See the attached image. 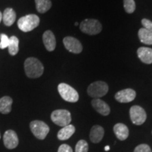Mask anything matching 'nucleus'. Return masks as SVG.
Returning a JSON list of instances; mask_svg holds the SVG:
<instances>
[{"label": "nucleus", "mask_w": 152, "mask_h": 152, "mask_svg": "<svg viewBox=\"0 0 152 152\" xmlns=\"http://www.w3.org/2000/svg\"><path fill=\"white\" fill-rule=\"evenodd\" d=\"M24 68L26 75L29 78H38L44 73L42 64L34 57H30L25 61Z\"/></svg>", "instance_id": "1"}, {"label": "nucleus", "mask_w": 152, "mask_h": 152, "mask_svg": "<svg viewBox=\"0 0 152 152\" xmlns=\"http://www.w3.org/2000/svg\"><path fill=\"white\" fill-rule=\"evenodd\" d=\"M18 27L23 32L27 33L37 27L39 24V18L35 14H29L18 19Z\"/></svg>", "instance_id": "2"}, {"label": "nucleus", "mask_w": 152, "mask_h": 152, "mask_svg": "<svg viewBox=\"0 0 152 152\" xmlns=\"http://www.w3.org/2000/svg\"><path fill=\"white\" fill-rule=\"evenodd\" d=\"M80 29L83 33L87 35H94L101 33L102 26L96 19H85L80 24Z\"/></svg>", "instance_id": "3"}, {"label": "nucleus", "mask_w": 152, "mask_h": 152, "mask_svg": "<svg viewBox=\"0 0 152 152\" xmlns=\"http://www.w3.org/2000/svg\"><path fill=\"white\" fill-rule=\"evenodd\" d=\"M109 91V86L105 82L96 81L90 85L87 88V94L91 97L99 99L105 96Z\"/></svg>", "instance_id": "4"}, {"label": "nucleus", "mask_w": 152, "mask_h": 152, "mask_svg": "<svg viewBox=\"0 0 152 152\" xmlns=\"http://www.w3.org/2000/svg\"><path fill=\"white\" fill-rule=\"evenodd\" d=\"M58 91L63 99L66 102L75 103L79 99V94L77 91L66 83H61L58 85Z\"/></svg>", "instance_id": "5"}, {"label": "nucleus", "mask_w": 152, "mask_h": 152, "mask_svg": "<svg viewBox=\"0 0 152 152\" xmlns=\"http://www.w3.org/2000/svg\"><path fill=\"white\" fill-rule=\"evenodd\" d=\"M51 119L53 123L61 127H65L71 122V113L67 110H55L52 113Z\"/></svg>", "instance_id": "6"}, {"label": "nucleus", "mask_w": 152, "mask_h": 152, "mask_svg": "<svg viewBox=\"0 0 152 152\" xmlns=\"http://www.w3.org/2000/svg\"><path fill=\"white\" fill-rule=\"evenodd\" d=\"M30 128L35 137L44 140L49 132V128L46 123L41 121H33L30 123Z\"/></svg>", "instance_id": "7"}, {"label": "nucleus", "mask_w": 152, "mask_h": 152, "mask_svg": "<svg viewBox=\"0 0 152 152\" xmlns=\"http://www.w3.org/2000/svg\"><path fill=\"white\" fill-rule=\"evenodd\" d=\"M130 116L133 124L142 125L147 119V113L140 106H133L130 109Z\"/></svg>", "instance_id": "8"}, {"label": "nucleus", "mask_w": 152, "mask_h": 152, "mask_svg": "<svg viewBox=\"0 0 152 152\" xmlns=\"http://www.w3.org/2000/svg\"><path fill=\"white\" fill-rule=\"evenodd\" d=\"M64 46L68 52L73 54H80L83 51V45L78 39L73 37H66L64 38Z\"/></svg>", "instance_id": "9"}, {"label": "nucleus", "mask_w": 152, "mask_h": 152, "mask_svg": "<svg viewBox=\"0 0 152 152\" xmlns=\"http://www.w3.org/2000/svg\"><path fill=\"white\" fill-rule=\"evenodd\" d=\"M136 97V92L132 89H125L115 94V99L120 103H129Z\"/></svg>", "instance_id": "10"}, {"label": "nucleus", "mask_w": 152, "mask_h": 152, "mask_svg": "<svg viewBox=\"0 0 152 152\" xmlns=\"http://www.w3.org/2000/svg\"><path fill=\"white\" fill-rule=\"evenodd\" d=\"M4 144L7 149H15L18 144V138L16 133L14 130H9L6 131L4 134Z\"/></svg>", "instance_id": "11"}, {"label": "nucleus", "mask_w": 152, "mask_h": 152, "mask_svg": "<svg viewBox=\"0 0 152 152\" xmlns=\"http://www.w3.org/2000/svg\"><path fill=\"white\" fill-rule=\"evenodd\" d=\"M43 43L45 48L49 52H53L56 48V42L54 33L51 30H47L43 34L42 36Z\"/></svg>", "instance_id": "12"}, {"label": "nucleus", "mask_w": 152, "mask_h": 152, "mask_svg": "<svg viewBox=\"0 0 152 152\" xmlns=\"http://www.w3.org/2000/svg\"><path fill=\"white\" fill-rule=\"evenodd\" d=\"M92 106L95 111L100 113L101 115L106 116L110 113L109 106L100 99H94L92 101Z\"/></svg>", "instance_id": "13"}, {"label": "nucleus", "mask_w": 152, "mask_h": 152, "mask_svg": "<svg viewBox=\"0 0 152 152\" xmlns=\"http://www.w3.org/2000/svg\"><path fill=\"white\" fill-rule=\"evenodd\" d=\"M137 56L142 62L146 64H152V49L149 47H140L137 49Z\"/></svg>", "instance_id": "14"}, {"label": "nucleus", "mask_w": 152, "mask_h": 152, "mask_svg": "<svg viewBox=\"0 0 152 152\" xmlns=\"http://www.w3.org/2000/svg\"><path fill=\"white\" fill-rule=\"evenodd\" d=\"M104 134V128L100 125H94L90 130V139L93 143H99L103 139Z\"/></svg>", "instance_id": "15"}, {"label": "nucleus", "mask_w": 152, "mask_h": 152, "mask_svg": "<svg viewBox=\"0 0 152 152\" xmlns=\"http://www.w3.org/2000/svg\"><path fill=\"white\" fill-rule=\"evenodd\" d=\"M113 132L118 140L123 141L128 137L129 130L126 125L123 123H117L114 125Z\"/></svg>", "instance_id": "16"}, {"label": "nucleus", "mask_w": 152, "mask_h": 152, "mask_svg": "<svg viewBox=\"0 0 152 152\" xmlns=\"http://www.w3.org/2000/svg\"><path fill=\"white\" fill-rule=\"evenodd\" d=\"M75 132V128L73 125H68L65 127H63L62 129L58 131L57 137L59 140H68Z\"/></svg>", "instance_id": "17"}, {"label": "nucleus", "mask_w": 152, "mask_h": 152, "mask_svg": "<svg viewBox=\"0 0 152 152\" xmlns=\"http://www.w3.org/2000/svg\"><path fill=\"white\" fill-rule=\"evenodd\" d=\"M16 18L15 11L11 8L6 9L2 14V20L7 26H11L14 23Z\"/></svg>", "instance_id": "18"}, {"label": "nucleus", "mask_w": 152, "mask_h": 152, "mask_svg": "<svg viewBox=\"0 0 152 152\" xmlns=\"http://www.w3.org/2000/svg\"><path fill=\"white\" fill-rule=\"evenodd\" d=\"M13 99L9 96H4L0 99V113L3 114H8L11 111V105Z\"/></svg>", "instance_id": "19"}, {"label": "nucleus", "mask_w": 152, "mask_h": 152, "mask_svg": "<svg viewBox=\"0 0 152 152\" xmlns=\"http://www.w3.org/2000/svg\"><path fill=\"white\" fill-rule=\"evenodd\" d=\"M138 37L142 43L152 45V33L144 28H140L138 32Z\"/></svg>", "instance_id": "20"}, {"label": "nucleus", "mask_w": 152, "mask_h": 152, "mask_svg": "<svg viewBox=\"0 0 152 152\" xmlns=\"http://www.w3.org/2000/svg\"><path fill=\"white\" fill-rule=\"evenodd\" d=\"M37 11L40 14L48 11L52 7V1L50 0H35Z\"/></svg>", "instance_id": "21"}, {"label": "nucleus", "mask_w": 152, "mask_h": 152, "mask_svg": "<svg viewBox=\"0 0 152 152\" xmlns=\"http://www.w3.org/2000/svg\"><path fill=\"white\" fill-rule=\"evenodd\" d=\"M19 40L16 36H11L9 37V43L8 46L9 52L11 56H15V55L18 54L19 48Z\"/></svg>", "instance_id": "22"}, {"label": "nucleus", "mask_w": 152, "mask_h": 152, "mask_svg": "<svg viewBox=\"0 0 152 152\" xmlns=\"http://www.w3.org/2000/svg\"><path fill=\"white\" fill-rule=\"evenodd\" d=\"M123 7L128 14H132L136 9V4L134 0H123Z\"/></svg>", "instance_id": "23"}, {"label": "nucleus", "mask_w": 152, "mask_h": 152, "mask_svg": "<svg viewBox=\"0 0 152 152\" xmlns=\"http://www.w3.org/2000/svg\"><path fill=\"white\" fill-rule=\"evenodd\" d=\"M88 144L85 140H80L75 146V152H87Z\"/></svg>", "instance_id": "24"}, {"label": "nucleus", "mask_w": 152, "mask_h": 152, "mask_svg": "<svg viewBox=\"0 0 152 152\" xmlns=\"http://www.w3.org/2000/svg\"><path fill=\"white\" fill-rule=\"evenodd\" d=\"M1 38V42H0V49H6L9 46V37H8L6 34H1L0 35Z\"/></svg>", "instance_id": "25"}, {"label": "nucleus", "mask_w": 152, "mask_h": 152, "mask_svg": "<svg viewBox=\"0 0 152 152\" xmlns=\"http://www.w3.org/2000/svg\"><path fill=\"white\" fill-rule=\"evenodd\" d=\"M134 152H152L151 148L147 144H140L134 149Z\"/></svg>", "instance_id": "26"}, {"label": "nucleus", "mask_w": 152, "mask_h": 152, "mask_svg": "<svg viewBox=\"0 0 152 152\" xmlns=\"http://www.w3.org/2000/svg\"><path fill=\"white\" fill-rule=\"evenodd\" d=\"M142 24L145 29L149 30L152 33V22L149 19L143 18L142 20Z\"/></svg>", "instance_id": "27"}, {"label": "nucleus", "mask_w": 152, "mask_h": 152, "mask_svg": "<svg viewBox=\"0 0 152 152\" xmlns=\"http://www.w3.org/2000/svg\"><path fill=\"white\" fill-rule=\"evenodd\" d=\"M58 152H73L72 148L68 144H61L58 149Z\"/></svg>", "instance_id": "28"}, {"label": "nucleus", "mask_w": 152, "mask_h": 152, "mask_svg": "<svg viewBox=\"0 0 152 152\" xmlns=\"http://www.w3.org/2000/svg\"><path fill=\"white\" fill-rule=\"evenodd\" d=\"M104 149H105L106 151H108L110 149V147H109V146H108V145L106 146L105 148H104Z\"/></svg>", "instance_id": "29"}, {"label": "nucleus", "mask_w": 152, "mask_h": 152, "mask_svg": "<svg viewBox=\"0 0 152 152\" xmlns=\"http://www.w3.org/2000/svg\"><path fill=\"white\" fill-rule=\"evenodd\" d=\"M1 20H2V14H1V11H0V23H1Z\"/></svg>", "instance_id": "30"}, {"label": "nucleus", "mask_w": 152, "mask_h": 152, "mask_svg": "<svg viewBox=\"0 0 152 152\" xmlns=\"http://www.w3.org/2000/svg\"><path fill=\"white\" fill-rule=\"evenodd\" d=\"M75 26H78L79 23H77V22H76L75 23Z\"/></svg>", "instance_id": "31"}, {"label": "nucleus", "mask_w": 152, "mask_h": 152, "mask_svg": "<svg viewBox=\"0 0 152 152\" xmlns=\"http://www.w3.org/2000/svg\"><path fill=\"white\" fill-rule=\"evenodd\" d=\"M0 138H1V134H0Z\"/></svg>", "instance_id": "32"}]
</instances>
